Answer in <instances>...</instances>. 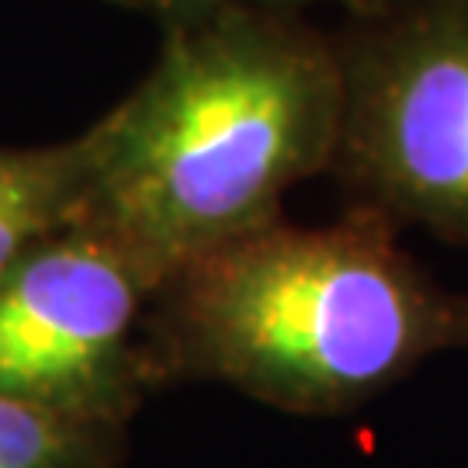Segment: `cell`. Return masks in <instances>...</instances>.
Returning a JSON list of instances; mask_svg holds the SVG:
<instances>
[{
  "label": "cell",
  "mask_w": 468,
  "mask_h": 468,
  "mask_svg": "<svg viewBox=\"0 0 468 468\" xmlns=\"http://www.w3.org/2000/svg\"><path fill=\"white\" fill-rule=\"evenodd\" d=\"M112 4L156 17L160 25H174V21H187V17L222 11V7H282V11H305V7H313V4H336V7L347 15V11H357V7H365L371 0H112Z\"/></svg>",
  "instance_id": "7"
},
{
  "label": "cell",
  "mask_w": 468,
  "mask_h": 468,
  "mask_svg": "<svg viewBox=\"0 0 468 468\" xmlns=\"http://www.w3.org/2000/svg\"><path fill=\"white\" fill-rule=\"evenodd\" d=\"M80 139L49 146H0V278L38 239L80 216Z\"/></svg>",
  "instance_id": "5"
},
{
  "label": "cell",
  "mask_w": 468,
  "mask_h": 468,
  "mask_svg": "<svg viewBox=\"0 0 468 468\" xmlns=\"http://www.w3.org/2000/svg\"><path fill=\"white\" fill-rule=\"evenodd\" d=\"M129 423L69 417L0 392V468H125Z\"/></svg>",
  "instance_id": "6"
},
{
  "label": "cell",
  "mask_w": 468,
  "mask_h": 468,
  "mask_svg": "<svg viewBox=\"0 0 468 468\" xmlns=\"http://www.w3.org/2000/svg\"><path fill=\"white\" fill-rule=\"evenodd\" d=\"M334 35L344 208L468 250V0H371Z\"/></svg>",
  "instance_id": "3"
},
{
  "label": "cell",
  "mask_w": 468,
  "mask_h": 468,
  "mask_svg": "<svg viewBox=\"0 0 468 468\" xmlns=\"http://www.w3.org/2000/svg\"><path fill=\"white\" fill-rule=\"evenodd\" d=\"M77 139V222L122 243L160 284L282 218L292 187L330 174L340 139L334 35L282 7L164 25L150 73Z\"/></svg>",
  "instance_id": "1"
},
{
  "label": "cell",
  "mask_w": 468,
  "mask_h": 468,
  "mask_svg": "<svg viewBox=\"0 0 468 468\" xmlns=\"http://www.w3.org/2000/svg\"><path fill=\"white\" fill-rule=\"evenodd\" d=\"M156 278L87 222L38 239L0 278V392L129 423L150 396L143 323Z\"/></svg>",
  "instance_id": "4"
},
{
  "label": "cell",
  "mask_w": 468,
  "mask_h": 468,
  "mask_svg": "<svg viewBox=\"0 0 468 468\" xmlns=\"http://www.w3.org/2000/svg\"><path fill=\"white\" fill-rule=\"evenodd\" d=\"M365 208L274 218L170 271L143 323L150 392L226 385L292 417H344L431 357L468 351V295Z\"/></svg>",
  "instance_id": "2"
}]
</instances>
